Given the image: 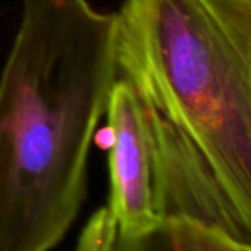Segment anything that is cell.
Listing matches in <instances>:
<instances>
[{
    "label": "cell",
    "instance_id": "cell-3",
    "mask_svg": "<svg viewBox=\"0 0 251 251\" xmlns=\"http://www.w3.org/2000/svg\"><path fill=\"white\" fill-rule=\"evenodd\" d=\"M105 115L110 134V195L100 212L119 234L134 236L160 217L155 210L147 126L131 88L119 77L108 95Z\"/></svg>",
    "mask_w": 251,
    "mask_h": 251
},
{
    "label": "cell",
    "instance_id": "cell-2",
    "mask_svg": "<svg viewBox=\"0 0 251 251\" xmlns=\"http://www.w3.org/2000/svg\"><path fill=\"white\" fill-rule=\"evenodd\" d=\"M115 77V12L25 0L0 74V251L62 243L86 196L91 140Z\"/></svg>",
    "mask_w": 251,
    "mask_h": 251
},
{
    "label": "cell",
    "instance_id": "cell-4",
    "mask_svg": "<svg viewBox=\"0 0 251 251\" xmlns=\"http://www.w3.org/2000/svg\"><path fill=\"white\" fill-rule=\"evenodd\" d=\"M77 251H251V246L188 217H160L150 229L122 236L98 212L81 234Z\"/></svg>",
    "mask_w": 251,
    "mask_h": 251
},
{
    "label": "cell",
    "instance_id": "cell-1",
    "mask_svg": "<svg viewBox=\"0 0 251 251\" xmlns=\"http://www.w3.org/2000/svg\"><path fill=\"white\" fill-rule=\"evenodd\" d=\"M115 73L147 126L157 215L251 246V0H124Z\"/></svg>",
    "mask_w": 251,
    "mask_h": 251
}]
</instances>
